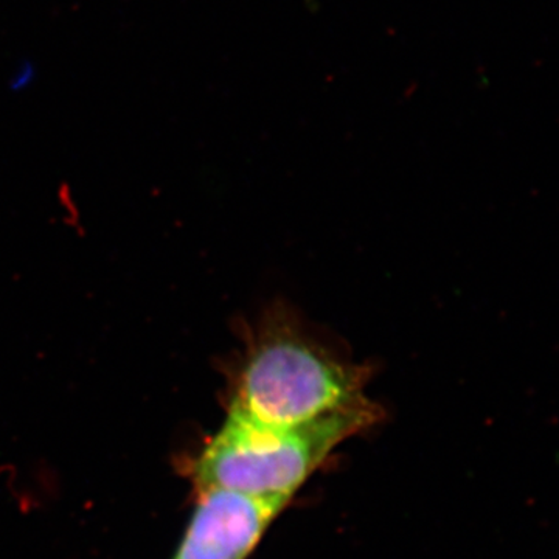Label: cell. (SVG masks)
<instances>
[{"label": "cell", "mask_w": 559, "mask_h": 559, "mask_svg": "<svg viewBox=\"0 0 559 559\" xmlns=\"http://www.w3.org/2000/svg\"><path fill=\"white\" fill-rule=\"evenodd\" d=\"M369 373L323 347L288 311L274 310L250 337L229 414L266 428L296 429L374 411L366 395Z\"/></svg>", "instance_id": "cell-1"}, {"label": "cell", "mask_w": 559, "mask_h": 559, "mask_svg": "<svg viewBox=\"0 0 559 559\" xmlns=\"http://www.w3.org/2000/svg\"><path fill=\"white\" fill-rule=\"evenodd\" d=\"M380 414L356 412L296 429L266 428L229 414L198 460V485L289 502L331 452Z\"/></svg>", "instance_id": "cell-2"}, {"label": "cell", "mask_w": 559, "mask_h": 559, "mask_svg": "<svg viewBox=\"0 0 559 559\" xmlns=\"http://www.w3.org/2000/svg\"><path fill=\"white\" fill-rule=\"evenodd\" d=\"M200 502L175 559H246L288 500L200 489Z\"/></svg>", "instance_id": "cell-3"}]
</instances>
